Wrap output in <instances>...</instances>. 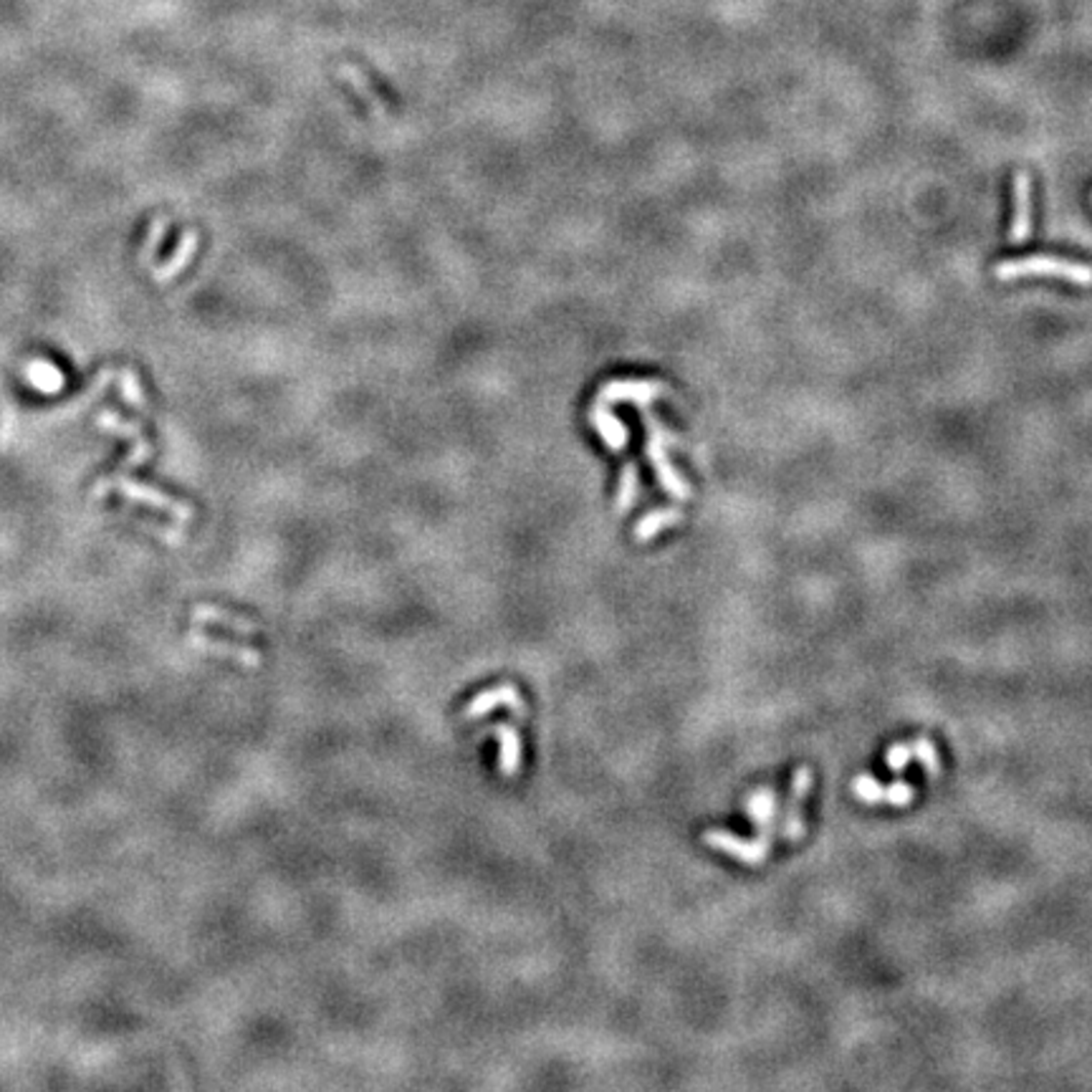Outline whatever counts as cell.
I'll list each match as a JSON object with an SVG mask.
<instances>
[{
  "label": "cell",
  "instance_id": "cell-1",
  "mask_svg": "<svg viewBox=\"0 0 1092 1092\" xmlns=\"http://www.w3.org/2000/svg\"><path fill=\"white\" fill-rule=\"evenodd\" d=\"M994 276L999 281L1022 279V276H1055L1074 286H1092V266L1077 261H1068L1060 255H1024V258H1006L996 263Z\"/></svg>",
  "mask_w": 1092,
  "mask_h": 1092
},
{
  "label": "cell",
  "instance_id": "cell-2",
  "mask_svg": "<svg viewBox=\"0 0 1092 1092\" xmlns=\"http://www.w3.org/2000/svg\"><path fill=\"white\" fill-rule=\"evenodd\" d=\"M645 422L647 428H650V441H647V455H650L652 466H655V473H658L660 478V486H663L665 493H671L673 498H678V501H685V498H690V486L688 481L681 476V473L676 471V468L671 466V460H668V453H665V441L671 438V435L665 433L663 428L658 425V420L650 415H645Z\"/></svg>",
  "mask_w": 1092,
  "mask_h": 1092
},
{
  "label": "cell",
  "instance_id": "cell-3",
  "mask_svg": "<svg viewBox=\"0 0 1092 1092\" xmlns=\"http://www.w3.org/2000/svg\"><path fill=\"white\" fill-rule=\"evenodd\" d=\"M771 839L769 835H759L757 839H744L739 835H733L728 830H708L703 835V842L714 850L723 852V855L733 857L744 865H761L763 860H769L771 855Z\"/></svg>",
  "mask_w": 1092,
  "mask_h": 1092
},
{
  "label": "cell",
  "instance_id": "cell-4",
  "mask_svg": "<svg viewBox=\"0 0 1092 1092\" xmlns=\"http://www.w3.org/2000/svg\"><path fill=\"white\" fill-rule=\"evenodd\" d=\"M812 784H814L812 769H809L807 763H801L800 769L795 771V776H792L787 814H784V822L782 827H779V835H782V839H787V842H800V839L804 838V832H807V822H804L801 807H804V801H807L809 792H812Z\"/></svg>",
  "mask_w": 1092,
  "mask_h": 1092
},
{
  "label": "cell",
  "instance_id": "cell-5",
  "mask_svg": "<svg viewBox=\"0 0 1092 1092\" xmlns=\"http://www.w3.org/2000/svg\"><path fill=\"white\" fill-rule=\"evenodd\" d=\"M852 795L865 804H890V807H906L916 800V787L908 782H893V784H880L876 776L860 774L852 782Z\"/></svg>",
  "mask_w": 1092,
  "mask_h": 1092
},
{
  "label": "cell",
  "instance_id": "cell-6",
  "mask_svg": "<svg viewBox=\"0 0 1092 1092\" xmlns=\"http://www.w3.org/2000/svg\"><path fill=\"white\" fill-rule=\"evenodd\" d=\"M496 708H511V711H516L519 716H526V701H524L522 693H519V688H516L514 682H501V685H493V688L478 693L476 698L463 708V716H466L468 721H478V719H486L488 714H493Z\"/></svg>",
  "mask_w": 1092,
  "mask_h": 1092
},
{
  "label": "cell",
  "instance_id": "cell-7",
  "mask_svg": "<svg viewBox=\"0 0 1092 1092\" xmlns=\"http://www.w3.org/2000/svg\"><path fill=\"white\" fill-rule=\"evenodd\" d=\"M1014 215L1009 228V243L1022 246L1032 238V175L1017 173L1014 177Z\"/></svg>",
  "mask_w": 1092,
  "mask_h": 1092
},
{
  "label": "cell",
  "instance_id": "cell-8",
  "mask_svg": "<svg viewBox=\"0 0 1092 1092\" xmlns=\"http://www.w3.org/2000/svg\"><path fill=\"white\" fill-rule=\"evenodd\" d=\"M746 817L754 822V827L759 830V835H769L774 838V819H776V792L771 787H759L757 792H751L744 801Z\"/></svg>",
  "mask_w": 1092,
  "mask_h": 1092
},
{
  "label": "cell",
  "instance_id": "cell-9",
  "mask_svg": "<svg viewBox=\"0 0 1092 1092\" xmlns=\"http://www.w3.org/2000/svg\"><path fill=\"white\" fill-rule=\"evenodd\" d=\"M496 739H498V771L503 779H514L522 771V736L511 723H496Z\"/></svg>",
  "mask_w": 1092,
  "mask_h": 1092
},
{
  "label": "cell",
  "instance_id": "cell-10",
  "mask_svg": "<svg viewBox=\"0 0 1092 1092\" xmlns=\"http://www.w3.org/2000/svg\"><path fill=\"white\" fill-rule=\"evenodd\" d=\"M682 519V511L681 509H660V511H650V514H645L643 519H640L638 524H635V541H650L655 539V536L660 534V531H665V528L676 526L678 522Z\"/></svg>",
  "mask_w": 1092,
  "mask_h": 1092
},
{
  "label": "cell",
  "instance_id": "cell-11",
  "mask_svg": "<svg viewBox=\"0 0 1092 1092\" xmlns=\"http://www.w3.org/2000/svg\"><path fill=\"white\" fill-rule=\"evenodd\" d=\"M193 617L195 622H215V625H223L228 627V630H236V633H243V635L261 633V627L255 625V622L246 620V617H241V614L225 612V609H217V607H198L193 612Z\"/></svg>",
  "mask_w": 1092,
  "mask_h": 1092
},
{
  "label": "cell",
  "instance_id": "cell-12",
  "mask_svg": "<svg viewBox=\"0 0 1092 1092\" xmlns=\"http://www.w3.org/2000/svg\"><path fill=\"white\" fill-rule=\"evenodd\" d=\"M913 759H918L923 763L928 779H938L941 776V757H938L936 744L928 736H918V739L913 741Z\"/></svg>",
  "mask_w": 1092,
  "mask_h": 1092
},
{
  "label": "cell",
  "instance_id": "cell-13",
  "mask_svg": "<svg viewBox=\"0 0 1092 1092\" xmlns=\"http://www.w3.org/2000/svg\"><path fill=\"white\" fill-rule=\"evenodd\" d=\"M339 74L344 76V81H347L349 87H352L354 92L360 94V97H365V99L370 101V104H372L374 109H377V112H379V109H382V104H379V99H377V94H374V92H372V87L367 84V76L362 74L360 68L354 66V63H341V66H339Z\"/></svg>",
  "mask_w": 1092,
  "mask_h": 1092
},
{
  "label": "cell",
  "instance_id": "cell-14",
  "mask_svg": "<svg viewBox=\"0 0 1092 1092\" xmlns=\"http://www.w3.org/2000/svg\"><path fill=\"white\" fill-rule=\"evenodd\" d=\"M200 645H205V647H208V650H213V652H223V655H228V658L241 660V663L261 665V655H258V652H255V650H251V647L233 645V643H220V640H211V638H203V640H200Z\"/></svg>",
  "mask_w": 1092,
  "mask_h": 1092
},
{
  "label": "cell",
  "instance_id": "cell-15",
  "mask_svg": "<svg viewBox=\"0 0 1092 1092\" xmlns=\"http://www.w3.org/2000/svg\"><path fill=\"white\" fill-rule=\"evenodd\" d=\"M635 498H638V471H635V466H627L622 473L620 493H617V511L625 514V511L633 509Z\"/></svg>",
  "mask_w": 1092,
  "mask_h": 1092
},
{
  "label": "cell",
  "instance_id": "cell-16",
  "mask_svg": "<svg viewBox=\"0 0 1092 1092\" xmlns=\"http://www.w3.org/2000/svg\"><path fill=\"white\" fill-rule=\"evenodd\" d=\"M913 759V741H898V744L887 746L885 751V766L893 774H903L906 766Z\"/></svg>",
  "mask_w": 1092,
  "mask_h": 1092
}]
</instances>
